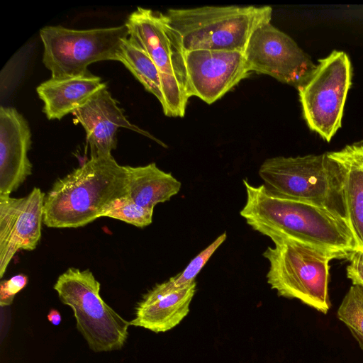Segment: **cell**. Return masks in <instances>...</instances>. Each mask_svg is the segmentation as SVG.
I'll list each match as a JSON object with an SVG mask.
<instances>
[{
	"label": "cell",
	"mask_w": 363,
	"mask_h": 363,
	"mask_svg": "<svg viewBox=\"0 0 363 363\" xmlns=\"http://www.w3.org/2000/svg\"><path fill=\"white\" fill-rule=\"evenodd\" d=\"M243 184L247 199L240 214L253 230L333 252L357 250L347 223L328 210L282 197L264 184L252 186L247 179Z\"/></svg>",
	"instance_id": "cell-1"
},
{
	"label": "cell",
	"mask_w": 363,
	"mask_h": 363,
	"mask_svg": "<svg viewBox=\"0 0 363 363\" xmlns=\"http://www.w3.org/2000/svg\"><path fill=\"white\" fill-rule=\"evenodd\" d=\"M128 182L126 166L112 155L90 158L55 182L45 196L43 223L55 228L84 226L128 195Z\"/></svg>",
	"instance_id": "cell-2"
},
{
	"label": "cell",
	"mask_w": 363,
	"mask_h": 363,
	"mask_svg": "<svg viewBox=\"0 0 363 363\" xmlns=\"http://www.w3.org/2000/svg\"><path fill=\"white\" fill-rule=\"evenodd\" d=\"M269 6H204L169 9L162 13L184 52H244L252 33L271 21Z\"/></svg>",
	"instance_id": "cell-3"
},
{
	"label": "cell",
	"mask_w": 363,
	"mask_h": 363,
	"mask_svg": "<svg viewBox=\"0 0 363 363\" xmlns=\"http://www.w3.org/2000/svg\"><path fill=\"white\" fill-rule=\"evenodd\" d=\"M273 247L263 257L269 267L267 281L279 296L296 298L326 314L331 307L328 294L330 262L351 253L333 252L284 236H272Z\"/></svg>",
	"instance_id": "cell-4"
},
{
	"label": "cell",
	"mask_w": 363,
	"mask_h": 363,
	"mask_svg": "<svg viewBox=\"0 0 363 363\" xmlns=\"http://www.w3.org/2000/svg\"><path fill=\"white\" fill-rule=\"evenodd\" d=\"M258 174L276 194L327 209L347 222L342 174L328 152L268 158Z\"/></svg>",
	"instance_id": "cell-5"
},
{
	"label": "cell",
	"mask_w": 363,
	"mask_h": 363,
	"mask_svg": "<svg viewBox=\"0 0 363 363\" xmlns=\"http://www.w3.org/2000/svg\"><path fill=\"white\" fill-rule=\"evenodd\" d=\"M100 286L89 269L71 267L58 277L54 289L60 301L72 309L77 328L93 351L120 350L130 323L103 300Z\"/></svg>",
	"instance_id": "cell-6"
},
{
	"label": "cell",
	"mask_w": 363,
	"mask_h": 363,
	"mask_svg": "<svg viewBox=\"0 0 363 363\" xmlns=\"http://www.w3.org/2000/svg\"><path fill=\"white\" fill-rule=\"evenodd\" d=\"M125 24L129 37L147 52L160 72L164 115L184 116L189 99L184 52L162 13L138 7L129 15Z\"/></svg>",
	"instance_id": "cell-7"
},
{
	"label": "cell",
	"mask_w": 363,
	"mask_h": 363,
	"mask_svg": "<svg viewBox=\"0 0 363 363\" xmlns=\"http://www.w3.org/2000/svg\"><path fill=\"white\" fill-rule=\"evenodd\" d=\"M43 62L52 78L89 74L96 62L116 60L123 43L129 37L125 24L110 28L74 30L49 26L40 30Z\"/></svg>",
	"instance_id": "cell-8"
},
{
	"label": "cell",
	"mask_w": 363,
	"mask_h": 363,
	"mask_svg": "<svg viewBox=\"0 0 363 363\" xmlns=\"http://www.w3.org/2000/svg\"><path fill=\"white\" fill-rule=\"evenodd\" d=\"M351 84L350 58L345 52L334 50L319 60L311 77L297 89L308 127L327 142L341 128Z\"/></svg>",
	"instance_id": "cell-9"
},
{
	"label": "cell",
	"mask_w": 363,
	"mask_h": 363,
	"mask_svg": "<svg viewBox=\"0 0 363 363\" xmlns=\"http://www.w3.org/2000/svg\"><path fill=\"white\" fill-rule=\"evenodd\" d=\"M244 54L251 72L269 75L296 89L308 81L316 67L289 35L270 21L255 29Z\"/></svg>",
	"instance_id": "cell-10"
},
{
	"label": "cell",
	"mask_w": 363,
	"mask_h": 363,
	"mask_svg": "<svg viewBox=\"0 0 363 363\" xmlns=\"http://www.w3.org/2000/svg\"><path fill=\"white\" fill-rule=\"evenodd\" d=\"M184 60L189 97L196 96L208 104L251 73L241 51L191 50L184 52Z\"/></svg>",
	"instance_id": "cell-11"
},
{
	"label": "cell",
	"mask_w": 363,
	"mask_h": 363,
	"mask_svg": "<svg viewBox=\"0 0 363 363\" xmlns=\"http://www.w3.org/2000/svg\"><path fill=\"white\" fill-rule=\"evenodd\" d=\"M45 196L38 187L21 198L0 196L1 278L18 250H33L37 247L41 238Z\"/></svg>",
	"instance_id": "cell-12"
},
{
	"label": "cell",
	"mask_w": 363,
	"mask_h": 363,
	"mask_svg": "<svg viewBox=\"0 0 363 363\" xmlns=\"http://www.w3.org/2000/svg\"><path fill=\"white\" fill-rule=\"evenodd\" d=\"M72 115L86 132L91 158L111 155V151L116 147V134L119 128H125L155 139L128 121L106 87L94 94Z\"/></svg>",
	"instance_id": "cell-13"
},
{
	"label": "cell",
	"mask_w": 363,
	"mask_h": 363,
	"mask_svg": "<svg viewBox=\"0 0 363 363\" xmlns=\"http://www.w3.org/2000/svg\"><path fill=\"white\" fill-rule=\"evenodd\" d=\"M31 133L15 108H0V196L11 195L32 173Z\"/></svg>",
	"instance_id": "cell-14"
},
{
	"label": "cell",
	"mask_w": 363,
	"mask_h": 363,
	"mask_svg": "<svg viewBox=\"0 0 363 363\" xmlns=\"http://www.w3.org/2000/svg\"><path fill=\"white\" fill-rule=\"evenodd\" d=\"M196 291V281L172 292L164 291L156 284L137 303L130 325L156 333L172 329L188 315Z\"/></svg>",
	"instance_id": "cell-15"
},
{
	"label": "cell",
	"mask_w": 363,
	"mask_h": 363,
	"mask_svg": "<svg viewBox=\"0 0 363 363\" xmlns=\"http://www.w3.org/2000/svg\"><path fill=\"white\" fill-rule=\"evenodd\" d=\"M106 87L97 76L89 73L65 78H52L36 89L43 101V111L49 120H60L72 113L94 94Z\"/></svg>",
	"instance_id": "cell-16"
},
{
	"label": "cell",
	"mask_w": 363,
	"mask_h": 363,
	"mask_svg": "<svg viewBox=\"0 0 363 363\" xmlns=\"http://www.w3.org/2000/svg\"><path fill=\"white\" fill-rule=\"evenodd\" d=\"M328 154L341 170L346 220L357 250L363 251V143L347 145Z\"/></svg>",
	"instance_id": "cell-17"
},
{
	"label": "cell",
	"mask_w": 363,
	"mask_h": 363,
	"mask_svg": "<svg viewBox=\"0 0 363 363\" xmlns=\"http://www.w3.org/2000/svg\"><path fill=\"white\" fill-rule=\"evenodd\" d=\"M126 167L129 177L128 196L140 206L154 209L157 203L169 201L180 191L181 182L171 173L157 167L155 162Z\"/></svg>",
	"instance_id": "cell-18"
},
{
	"label": "cell",
	"mask_w": 363,
	"mask_h": 363,
	"mask_svg": "<svg viewBox=\"0 0 363 363\" xmlns=\"http://www.w3.org/2000/svg\"><path fill=\"white\" fill-rule=\"evenodd\" d=\"M117 61L121 62L162 106L164 99L160 72L150 56L135 40L128 37L123 43L117 55Z\"/></svg>",
	"instance_id": "cell-19"
},
{
	"label": "cell",
	"mask_w": 363,
	"mask_h": 363,
	"mask_svg": "<svg viewBox=\"0 0 363 363\" xmlns=\"http://www.w3.org/2000/svg\"><path fill=\"white\" fill-rule=\"evenodd\" d=\"M337 316L343 322L363 350V289L352 285L340 305Z\"/></svg>",
	"instance_id": "cell-20"
},
{
	"label": "cell",
	"mask_w": 363,
	"mask_h": 363,
	"mask_svg": "<svg viewBox=\"0 0 363 363\" xmlns=\"http://www.w3.org/2000/svg\"><path fill=\"white\" fill-rule=\"evenodd\" d=\"M226 238V232H224L193 258L182 272L167 281L157 284L159 287L164 291L172 292L185 288L196 281L199 273Z\"/></svg>",
	"instance_id": "cell-21"
},
{
	"label": "cell",
	"mask_w": 363,
	"mask_h": 363,
	"mask_svg": "<svg viewBox=\"0 0 363 363\" xmlns=\"http://www.w3.org/2000/svg\"><path fill=\"white\" fill-rule=\"evenodd\" d=\"M154 209L139 206L127 195L117 199L104 213L108 217L124 221L138 228H144L152 222Z\"/></svg>",
	"instance_id": "cell-22"
},
{
	"label": "cell",
	"mask_w": 363,
	"mask_h": 363,
	"mask_svg": "<svg viewBox=\"0 0 363 363\" xmlns=\"http://www.w3.org/2000/svg\"><path fill=\"white\" fill-rule=\"evenodd\" d=\"M28 283V277L23 274H16L9 279L0 283V306H10L16 296Z\"/></svg>",
	"instance_id": "cell-23"
},
{
	"label": "cell",
	"mask_w": 363,
	"mask_h": 363,
	"mask_svg": "<svg viewBox=\"0 0 363 363\" xmlns=\"http://www.w3.org/2000/svg\"><path fill=\"white\" fill-rule=\"evenodd\" d=\"M350 263L347 267V277L352 285L359 286L363 289V251L355 250L347 257Z\"/></svg>",
	"instance_id": "cell-24"
},
{
	"label": "cell",
	"mask_w": 363,
	"mask_h": 363,
	"mask_svg": "<svg viewBox=\"0 0 363 363\" xmlns=\"http://www.w3.org/2000/svg\"><path fill=\"white\" fill-rule=\"evenodd\" d=\"M48 320L54 325H60L61 322V315L56 309H51L48 314Z\"/></svg>",
	"instance_id": "cell-25"
}]
</instances>
